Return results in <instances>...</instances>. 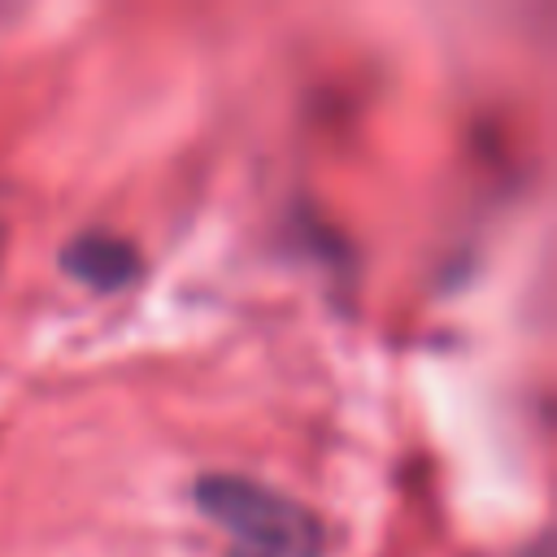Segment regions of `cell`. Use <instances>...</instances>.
Instances as JSON below:
<instances>
[{"label":"cell","mask_w":557,"mask_h":557,"mask_svg":"<svg viewBox=\"0 0 557 557\" xmlns=\"http://www.w3.org/2000/svg\"><path fill=\"white\" fill-rule=\"evenodd\" d=\"M200 513L222 531L226 557H318L322 522L296 496L244 474H205L196 483Z\"/></svg>","instance_id":"6da1fadb"},{"label":"cell","mask_w":557,"mask_h":557,"mask_svg":"<svg viewBox=\"0 0 557 557\" xmlns=\"http://www.w3.org/2000/svg\"><path fill=\"white\" fill-rule=\"evenodd\" d=\"M61 265L78 283H87L96 292H113V287H126L139 274V252L122 235L87 231V235H74L70 239V248L61 252Z\"/></svg>","instance_id":"7a4b0ae2"}]
</instances>
